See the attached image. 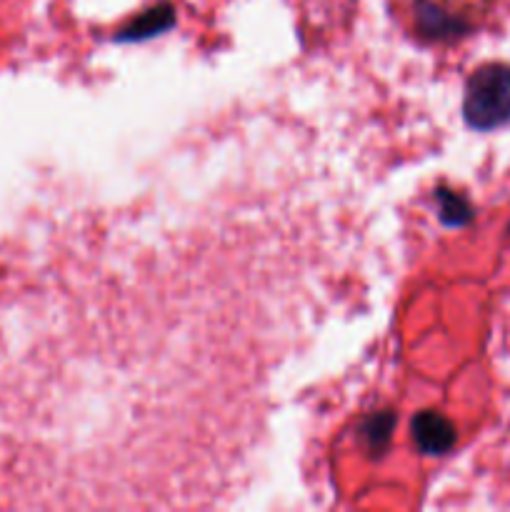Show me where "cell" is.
Segmentation results:
<instances>
[{
	"label": "cell",
	"mask_w": 510,
	"mask_h": 512,
	"mask_svg": "<svg viewBox=\"0 0 510 512\" xmlns=\"http://www.w3.org/2000/svg\"><path fill=\"white\" fill-rule=\"evenodd\" d=\"M463 120L478 133H493L510 123V63H485L468 75Z\"/></svg>",
	"instance_id": "obj_1"
},
{
	"label": "cell",
	"mask_w": 510,
	"mask_h": 512,
	"mask_svg": "<svg viewBox=\"0 0 510 512\" xmlns=\"http://www.w3.org/2000/svg\"><path fill=\"white\" fill-rule=\"evenodd\" d=\"M410 25L425 43H455L478 30V13L468 0H410Z\"/></svg>",
	"instance_id": "obj_2"
},
{
	"label": "cell",
	"mask_w": 510,
	"mask_h": 512,
	"mask_svg": "<svg viewBox=\"0 0 510 512\" xmlns=\"http://www.w3.org/2000/svg\"><path fill=\"white\" fill-rule=\"evenodd\" d=\"M413 440L418 445L420 453L425 455H445L453 450L455 445V425L450 423L445 415L433 413V410H423L413 418Z\"/></svg>",
	"instance_id": "obj_3"
},
{
	"label": "cell",
	"mask_w": 510,
	"mask_h": 512,
	"mask_svg": "<svg viewBox=\"0 0 510 512\" xmlns=\"http://www.w3.org/2000/svg\"><path fill=\"white\" fill-rule=\"evenodd\" d=\"M173 20H175L173 8L163 3L158 5V8L140 15L138 20H133V23L123 30L120 40H143V38H150V35H158L163 33V30H168L170 25H173Z\"/></svg>",
	"instance_id": "obj_4"
},
{
	"label": "cell",
	"mask_w": 510,
	"mask_h": 512,
	"mask_svg": "<svg viewBox=\"0 0 510 512\" xmlns=\"http://www.w3.org/2000/svg\"><path fill=\"white\" fill-rule=\"evenodd\" d=\"M438 200L440 218L450 228H460V225H468L473 220V208H470V203L463 195L453 193V190H438Z\"/></svg>",
	"instance_id": "obj_5"
},
{
	"label": "cell",
	"mask_w": 510,
	"mask_h": 512,
	"mask_svg": "<svg viewBox=\"0 0 510 512\" xmlns=\"http://www.w3.org/2000/svg\"><path fill=\"white\" fill-rule=\"evenodd\" d=\"M390 430H393V415L378 413L363 425V438L370 450H383L385 443L390 440Z\"/></svg>",
	"instance_id": "obj_6"
},
{
	"label": "cell",
	"mask_w": 510,
	"mask_h": 512,
	"mask_svg": "<svg viewBox=\"0 0 510 512\" xmlns=\"http://www.w3.org/2000/svg\"><path fill=\"white\" fill-rule=\"evenodd\" d=\"M508 238H510V228H508Z\"/></svg>",
	"instance_id": "obj_7"
}]
</instances>
